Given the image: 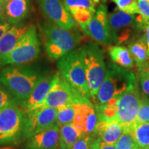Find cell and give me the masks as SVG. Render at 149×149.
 Returning <instances> with one entry per match:
<instances>
[{"instance_id":"obj_23","label":"cell","mask_w":149,"mask_h":149,"mask_svg":"<svg viewBox=\"0 0 149 149\" xmlns=\"http://www.w3.org/2000/svg\"><path fill=\"white\" fill-rule=\"evenodd\" d=\"M133 135L136 144L140 149H149V124L137 123L133 126Z\"/></svg>"},{"instance_id":"obj_10","label":"cell","mask_w":149,"mask_h":149,"mask_svg":"<svg viewBox=\"0 0 149 149\" xmlns=\"http://www.w3.org/2000/svg\"><path fill=\"white\" fill-rule=\"evenodd\" d=\"M140 99L141 95L136 86L133 90L116 97L117 112L115 120L126 128L133 127L140 105Z\"/></svg>"},{"instance_id":"obj_12","label":"cell","mask_w":149,"mask_h":149,"mask_svg":"<svg viewBox=\"0 0 149 149\" xmlns=\"http://www.w3.org/2000/svg\"><path fill=\"white\" fill-rule=\"evenodd\" d=\"M39 6L50 22L66 30L76 29V22L61 0H39Z\"/></svg>"},{"instance_id":"obj_4","label":"cell","mask_w":149,"mask_h":149,"mask_svg":"<svg viewBox=\"0 0 149 149\" xmlns=\"http://www.w3.org/2000/svg\"><path fill=\"white\" fill-rule=\"evenodd\" d=\"M26 114L21 107L9 105L0 109V146L23 142Z\"/></svg>"},{"instance_id":"obj_45","label":"cell","mask_w":149,"mask_h":149,"mask_svg":"<svg viewBox=\"0 0 149 149\" xmlns=\"http://www.w3.org/2000/svg\"><path fill=\"white\" fill-rule=\"evenodd\" d=\"M61 1H62V0H61Z\"/></svg>"},{"instance_id":"obj_1","label":"cell","mask_w":149,"mask_h":149,"mask_svg":"<svg viewBox=\"0 0 149 149\" xmlns=\"http://www.w3.org/2000/svg\"><path fill=\"white\" fill-rule=\"evenodd\" d=\"M44 74L35 66H9L0 70V83L20 102L23 109L33 89Z\"/></svg>"},{"instance_id":"obj_25","label":"cell","mask_w":149,"mask_h":149,"mask_svg":"<svg viewBox=\"0 0 149 149\" xmlns=\"http://www.w3.org/2000/svg\"><path fill=\"white\" fill-rule=\"evenodd\" d=\"M74 21L79 26L83 32L86 33L87 26L95 12L86 8H77L70 11Z\"/></svg>"},{"instance_id":"obj_2","label":"cell","mask_w":149,"mask_h":149,"mask_svg":"<svg viewBox=\"0 0 149 149\" xmlns=\"http://www.w3.org/2000/svg\"><path fill=\"white\" fill-rule=\"evenodd\" d=\"M135 74L131 70L115 64H109L107 67L106 76L99 89L97 99L99 104L107 103L135 87Z\"/></svg>"},{"instance_id":"obj_44","label":"cell","mask_w":149,"mask_h":149,"mask_svg":"<svg viewBox=\"0 0 149 149\" xmlns=\"http://www.w3.org/2000/svg\"><path fill=\"white\" fill-rule=\"evenodd\" d=\"M89 149H93V148H92V147H91V148H89Z\"/></svg>"},{"instance_id":"obj_22","label":"cell","mask_w":149,"mask_h":149,"mask_svg":"<svg viewBox=\"0 0 149 149\" xmlns=\"http://www.w3.org/2000/svg\"><path fill=\"white\" fill-rule=\"evenodd\" d=\"M128 49L138 67L148 60V50L142 37L128 44Z\"/></svg>"},{"instance_id":"obj_27","label":"cell","mask_w":149,"mask_h":149,"mask_svg":"<svg viewBox=\"0 0 149 149\" xmlns=\"http://www.w3.org/2000/svg\"><path fill=\"white\" fill-rule=\"evenodd\" d=\"M63 3L68 11L77 8H86L95 13V4L92 0H62Z\"/></svg>"},{"instance_id":"obj_9","label":"cell","mask_w":149,"mask_h":149,"mask_svg":"<svg viewBox=\"0 0 149 149\" xmlns=\"http://www.w3.org/2000/svg\"><path fill=\"white\" fill-rule=\"evenodd\" d=\"M92 103L90 99L86 97L72 88L61 77L58 72L57 79L48 93L42 107L57 108L68 104Z\"/></svg>"},{"instance_id":"obj_39","label":"cell","mask_w":149,"mask_h":149,"mask_svg":"<svg viewBox=\"0 0 149 149\" xmlns=\"http://www.w3.org/2000/svg\"><path fill=\"white\" fill-rule=\"evenodd\" d=\"M6 23H8V22H7V19H6V17L5 15H3L0 16V24H3Z\"/></svg>"},{"instance_id":"obj_38","label":"cell","mask_w":149,"mask_h":149,"mask_svg":"<svg viewBox=\"0 0 149 149\" xmlns=\"http://www.w3.org/2000/svg\"><path fill=\"white\" fill-rule=\"evenodd\" d=\"M6 5L7 3L0 0V16L5 15V10L6 8Z\"/></svg>"},{"instance_id":"obj_28","label":"cell","mask_w":149,"mask_h":149,"mask_svg":"<svg viewBox=\"0 0 149 149\" xmlns=\"http://www.w3.org/2000/svg\"><path fill=\"white\" fill-rule=\"evenodd\" d=\"M136 143L133 135V127L126 128L122 136L117 141V149H127L135 146Z\"/></svg>"},{"instance_id":"obj_32","label":"cell","mask_w":149,"mask_h":149,"mask_svg":"<svg viewBox=\"0 0 149 149\" xmlns=\"http://www.w3.org/2000/svg\"><path fill=\"white\" fill-rule=\"evenodd\" d=\"M139 13L149 20V0H137Z\"/></svg>"},{"instance_id":"obj_33","label":"cell","mask_w":149,"mask_h":149,"mask_svg":"<svg viewBox=\"0 0 149 149\" xmlns=\"http://www.w3.org/2000/svg\"><path fill=\"white\" fill-rule=\"evenodd\" d=\"M91 147H92L93 149H117L115 144L113 145L106 144L97 137L93 142Z\"/></svg>"},{"instance_id":"obj_8","label":"cell","mask_w":149,"mask_h":149,"mask_svg":"<svg viewBox=\"0 0 149 149\" xmlns=\"http://www.w3.org/2000/svg\"><path fill=\"white\" fill-rule=\"evenodd\" d=\"M40 42L36 28L30 25L13 51L0 59V67L29 64L40 56Z\"/></svg>"},{"instance_id":"obj_31","label":"cell","mask_w":149,"mask_h":149,"mask_svg":"<svg viewBox=\"0 0 149 149\" xmlns=\"http://www.w3.org/2000/svg\"><path fill=\"white\" fill-rule=\"evenodd\" d=\"M96 138L95 133L91 135H82L74 143L71 149H89L92 146L93 142Z\"/></svg>"},{"instance_id":"obj_15","label":"cell","mask_w":149,"mask_h":149,"mask_svg":"<svg viewBox=\"0 0 149 149\" xmlns=\"http://www.w3.org/2000/svg\"><path fill=\"white\" fill-rule=\"evenodd\" d=\"M59 144V127L55 124L25 141L23 149H57Z\"/></svg>"},{"instance_id":"obj_29","label":"cell","mask_w":149,"mask_h":149,"mask_svg":"<svg viewBox=\"0 0 149 149\" xmlns=\"http://www.w3.org/2000/svg\"><path fill=\"white\" fill-rule=\"evenodd\" d=\"M136 122L149 124V99L144 95H141L140 105L137 113Z\"/></svg>"},{"instance_id":"obj_43","label":"cell","mask_w":149,"mask_h":149,"mask_svg":"<svg viewBox=\"0 0 149 149\" xmlns=\"http://www.w3.org/2000/svg\"><path fill=\"white\" fill-rule=\"evenodd\" d=\"M1 1H4V2H6V3H8V2H10V1H12V0H1Z\"/></svg>"},{"instance_id":"obj_5","label":"cell","mask_w":149,"mask_h":149,"mask_svg":"<svg viewBox=\"0 0 149 149\" xmlns=\"http://www.w3.org/2000/svg\"><path fill=\"white\" fill-rule=\"evenodd\" d=\"M79 50L86 73L89 92L91 98L95 99L107 72L103 52L94 42L87 43Z\"/></svg>"},{"instance_id":"obj_42","label":"cell","mask_w":149,"mask_h":149,"mask_svg":"<svg viewBox=\"0 0 149 149\" xmlns=\"http://www.w3.org/2000/svg\"><path fill=\"white\" fill-rule=\"evenodd\" d=\"M92 1H93V3H95V4H97V3H98L99 2H100V0H92Z\"/></svg>"},{"instance_id":"obj_3","label":"cell","mask_w":149,"mask_h":149,"mask_svg":"<svg viewBox=\"0 0 149 149\" xmlns=\"http://www.w3.org/2000/svg\"><path fill=\"white\" fill-rule=\"evenodd\" d=\"M42 29L45 37V49L52 59H59L81 42V35L75 29L66 30L51 22L44 23Z\"/></svg>"},{"instance_id":"obj_37","label":"cell","mask_w":149,"mask_h":149,"mask_svg":"<svg viewBox=\"0 0 149 149\" xmlns=\"http://www.w3.org/2000/svg\"><path fill=\"white\" fill-rule=\"evenodd\" d=\"M11 26H12L10 25L8 23L0 24V39H1V37L3 36V34H4L8 30L10 29Z\"/></svg>"},{"instance_id":"obj_11","label":"cell","mask_w":149,"mask_h":149,"mask_svg":"<svg viewBox=\"0 0 149 149\" xmlns=\"http://www.w3.org/2000/svg\"><path fill=\"white\" fill-rule=\"evenodd\" d=\"M26 114L23 141L55 124L57 109L39 108Z\"/></svg>"},{"instance_id":"obj_6","label":"cell","mask_w":149,"mask_h":149,"mask_svg":"<svg viewBox=\"0 0 149 149\" xmlns=\"http://www.w3.org/2000/svg\"><path fill=\"white\" fill-rule=\"evenodd\" d=\"M59 73L61 77L86 97L91 99L86 73L79 49H74L59 59Z\"/></svg>"},{"instance_id":"obj_17","label":"cell","mask_w":149,"mask_h":149,"mask_svg":"<svg viewBox=\"0 0 149 149\" xmlns=\"http://www.w3.org/2000/svg\"><path fill=\"white\" fill-rule=\"evenodd\" d=\"M126 128L117 121L98 120L94 133L104 143L116 144Z\"/></svg>"},{"instance_id":"obj_24","label":"cell","mask_w":149,"mask_h":149,"mask_svg":"<svg viewBox=\"0 0 149 149\" xmlns=\"http://www.w3.org/2000/svg\"><path fill=\"white\" fill-rule=\"evenodd\" d=\"M76 115V108L74 104H68L57 108V114L55 124L59 127L73 122Z\"/></svg>"},{"instance_id":"obj_36","label":"cell","mask_w":149,"mask_h":149,"mask_svg":"<svg viewBox=\"0 0 149 149\" xmlns=\"http://www.w3.org/2000/svg\"><path fill=\"white\" fill-rule=\"evenodd\" d=\"M144 33L143 35L142 38L144 40L145 44H146V47H147V50H148V57H149V21L147 23L146 28L144 30Z\"/></svg>"},{"instance_id":"obj_14","label":"cell","mask_w":149,"mask_h":149,"mask_svg":"<svg viewBox=\"0 0 149 149\" xmlns=\"http://www.w3.org/2000/svg\"><path fill=\"white\" fill-rule=\"evenodd\" d=\"M57 73L44 74V76L39 81L31 95L24 104L23 109L26 113L36 110L39 108H42L44 105L48 93L55 83L57 79Z\"/></svg>"},{"instance_id":"obj_18","label":"cell","mask_w":149,"mask_h":149,"mask_svg":"<svg viewBox=\"0 0 149 149\" xmlns=\"http://www.w3.org/2000/svg\"><path fill=\"white\" fill-rule=\"evenodd\" d=\"M30 25L22 22L12 26L0 39V59L10 53L24 36Z\"/></svg>"},{"instance_id":"obj_21","label":"cell","mask_w":149,"mask_h":149,"mask_svg":"<svg viewBox=\"0 0 149 149\" xmlns=\"http://www.w3.org/2000/svg\"><path fill=\"white\" fill-rule=\"evenodd\" d=\"M110 57L113 62L124 68H130L134 66V59L129 49L125 46H115L109 49Z\"/></svg>"},{"instance_id":"obj_41","label":"cell","mask_w":149,"mask_h":149,"mask_svg":"<svg viewBox=\"0 0 149 149\" xmlns=\"http://www.w3.org/2000/svg\"><path fill=\"white\" fill-rule=\"evenodd\" d=\"M127 149H140V148H139V146H137V145H135V146H132V147H130V148H128Z\"/></svg>"},{"instance_id":"obj_19","label":"cell","mask_w":149,"mask_h":149,"mask_svg":"<svg viewBox=\"0 0 149 149\" xmlns=\"http://www.w3.org/2000/svg\"><path fill=\"white\" fill-rule=\"evenodd\" d=\"M31 11L30 0H12L6 5L5 15L11 26L22 23Z\"/></svg>"},{"instance_id":"obj_7","label":"cell","mask_w":149,"mask_h":149,"mask_svg":"<svg viewBox=\"0 0 149 149\" xmlns=\"http://www.w3.org/2000/svg\"><path fill=\"white\" fill-rule=\"evenodd\" d=\"M113 42L122 44L128 42L136 31H144L149 20L144 17L128 14L117 8L108 15Z\"/></svg>"},{"instance_id":"obj_35","label":"cell","mask_w":149,"mask_h":149,"mask_svg":"<svg viewBox=\"0 0 149 149\" xmlns=\"http://www.w3.org/2000/svg\"><path fill=\"white\" fill-rule=\"evenodd\" d=\"M139 71L140 76H146L149 77V60L139 67Z\"/></svg>"},{"instance_id":"obj_13","label":"cell","mask_w":149,"mask_h":149,"mask_svg":"<svg viewBox=\"0 0 149 149\" xmlns=\"http://www.w3.org/2000/svg\"><path fill=\"white\" fill-rule=\"evenodd\" d=\"M86 35L102 45L110 46L112 44L113 37L108 20L107 7L105 3H102L93 15L88 24Z\"/></svg>"},{"instance_id":"obj_26","label":"cell","mask_w":149,"mask_h":149,"mask_svg":"<svg viewBox=\"0 0 149 149\" xmlns=\"http://www.w3.org/2000/svg\"><path fill=\"white\" fill-rule=\"evenodd\" d=\"M9 105H17L22 107V104L2 84L0 83V109Z\"/></svg>"},{"instance_id":"obj_20","label":"cell","mask_w":149,"mask_h":149,"mask_svg":"<svg viewBox=\"0 0 149 149\" xmlns=\"http://www.w3.org/2000/svg\"><path fill=\"white\" fill-rule=\"evenodd\" d=\"M83 135L74 125L73 123L59 127V148L71 149L74 143Z\"/></svg>"},{"instance_id":"obj_16","label":"cell","mask_w":149,"mask_h":149,"mask_svg":"<svg viewBox=\"0 0 149 149\" xmlns=\"http://www.w3.org/2000/svg\"><path fill=\"white\" fill-rule=\"evenodd\" d=\"M76 115L73 124L83 135L94 133L97 115L92 103L75 104Z\"/></svg>"},{"instance_id":"obj_34","label":"cell","mask_w":149,"mask_h":149,"mask_svg":"<svg viewBox=\"0 0 149 149\" xmlns=\"http://www.w3.org/2000/svg\"><path fill=\"white\" fill-rule=\"evenodd\" d=\"M140 85L143 92L149 96V77L146 76H140Z\"/></svg>"},{"instance_id":"obj_30","label":"cell","mask_w":149,"mask_h":149,"mask_svg":"<svg viewBox=\"0 0 149 149\" xmlns=\"http://www.w3.org/2000/svg\"><path fill=\"white\" fill-rule=\"evenodd\" d=\"M117 8L126 13L135 15L139 13L137 0H113Z\"/></svg>"},{"instance_id":"obj_40","label":"cell","mask_w":149,"mask_h":149,"mask_svg":"<svg viewBox=\"0 0 149 149\" xmlns=\"http://www.w3.org/2000/svg\"><path fill=\"white\" fill-rule=\"evenodd\" d=\"M0 149H15L14 147L13 146H4L1 148H0Z\"/></svg>"}]
</instances>
